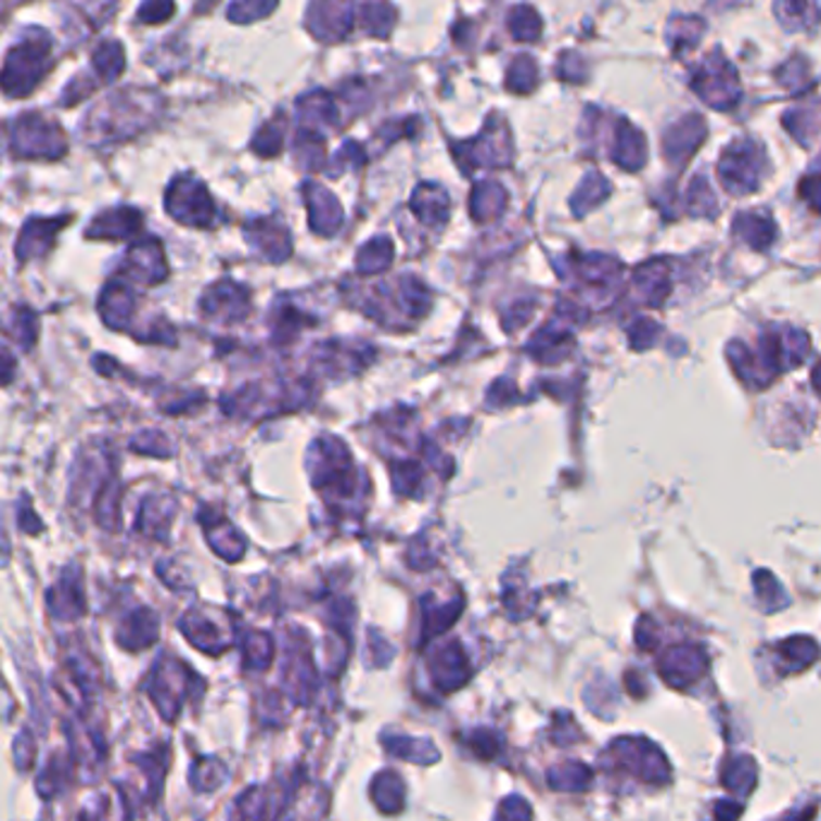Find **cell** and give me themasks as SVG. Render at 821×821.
Wrapping results in <instances>:
<instances>
[{"instance_id": "obj_1", "label": "cell", "mask_w": 821, "mask_h": 821, "mask_svg": "<svg viewBox=\"0 0 821 821\" xmlns=\"http://www.w3.org/2000/svg\"><path fill=\"white\" fill-rule=\"evenodd\" d=\"M814 381H817V388L821 390V367L814 371Z\"/></svg>"}]
</instances>
